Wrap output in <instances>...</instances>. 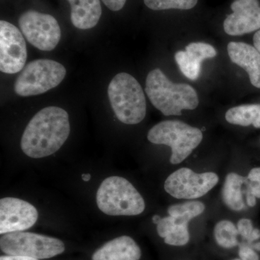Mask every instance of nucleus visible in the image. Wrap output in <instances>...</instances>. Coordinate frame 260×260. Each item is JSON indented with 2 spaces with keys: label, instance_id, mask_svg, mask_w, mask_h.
Returning a JSON list of instances; mask_svg holds the SVG:
<instances>
[{
  "label": "nucleus",
  "instance_id": "f257e3e1",
  "mask_svg": "<svg viewBox=\"0 0 260 260\" xmlns=\"http://www.w3.org/2000/svg\"><path fill=\"white\" fill-rule=\"evenodd\" d=\"M70 133L69 115L61 108H44L29 121L21 138L22 150L32 158L49 156L61 148Z\"/></svg>",
  "mask_w": 260,
  "mask_h": 260
},
{
  "label": "nucleus",
  "instance_id": "f03ea898",
  "mask_svg": "<svg viewBox=\"0 0 260 260\" xmlns=\"http://www.w3.org/2000/svg\"><path fill=\"white\" fill-rule=\"evenodd\" d=\"M145 92L154 107L165 116L181 115L183 110H193L199 105L198 93L191 85L173 83L160 69L148 73Z\"/></svg>",
  "mask_w": 260,
  "mask_h": 260
},
{
  "label": "nucleus",
  "instance_id": "7ed1b4c3",
  "mask_svg": "<svg viewBox=\"0 0 260 260\" xmlns=\"http://www.w3.org/2000/svg\"><path fill=\"white\" fill-rule=\"evenodd\" d=\"M108 95L114 114L121 122L137 124L146 115V100L141 85L134 77L125 73L113 78Z\"/></svg>",
  "mask_w": 260,
  "mask_h": 260
},
{
  "label": "nucleus",
  "instance_id": "20e7f679",
  "mask_svg": "<svg viewBox=\"0 0 260 260\" xmlns=\"http://www.w3.org/2000/svg\"><path fill=\"white\" fill-rule=\"evenodd\" d=\"M99 209L108 215L133 216L145 210L144 199L135 186L119 177L104 179L96 194Z\"/></svg>",
  "mask_w": 260,
  "mask_h": 260
},
{
  "label": "nucleus",
  "instance_id": "39448f33",
  "mask_svg": "<svg viewBox=\"0 0 260 260\" xmlns=\"http://www.w3.org/2000/svg\"><path fill=\"white\" fill-rule=\"evenodd\" d=\"M201 130L179 120L161 121L153 126L148 133V140L156 145L172 148L170 162L179 164L191 155L203 140Z\"/></svg>",
  "mask_w": 260,
  "mask_h": 260
},
{
  "label": "nucleus",
  "instance_id": "423d86ee",
  "mask_svg": "<svg viewBox=\"0 0 260 260\" xmlns=\"http://www.w3.org/2000/svg\"><path fill=\"white\" fill-rule=\"evenodd\" d=\"M66 75L64 67L51 59L30 61L22 70L14 84L15 93L20 96H31L56 88Z\"/></svg>",
  "mask_w": 260,
  "mask_h": 260
},
{
  "label": "nucleus",
  "instance_id": "0eeeda50",
  "mask_svg": "<svg viewBox=\"0 0 260 260\" xmlns=\"http://www.w3.org/2000/svg\"><path fill=\"white\" fill-rule=\"evenodd\" d=\"M1 250L7 255L49 259L64 252V243L56 238L30 232L3 234L0 239Z\"/></svg>",
  "mask_w": 260,
  "mask_h": 260
},
{
  "label": "nucleus",
  "instance_id": "6e6552de",
  "mask_svg": "<svg viewBox=\"0 0 260 260\" xmlns=\"http://www.w3.org/2000/svg\"><path fill=\"white\" fill-rule=\"evenodd\" d=\"M19 26L28 42L39 50L52 51L60 41V27L52 15L29 10L20 15Z\"/></svg>",
  "mask_w": 260,
  "mask_h": 260
},
{
  "label": "nucleus",
  "instance_id": "1a4fd4ad",
  "mask_svg": "<svg viewBox=\"0 0 260 260\" xmlns=\"http://www.w3.org/2000/svg\"><path fill=\"white\" fill-rule=\"evenodd\" d=\"M218 181L215 173L198 174L187 168H181L167 178L164 189L177 199H196L209 192Z\"/></svg>",
  "mask_w": 260,
  "mask_h": 260
},
{
  "label": "nucleus",
  "instance_id": "9d476101",
  "mask_svg": "<svg viewBox=\"0 0 260 260\" xmlns=\"http://www.w3.org/2000/svg\"><path fill=\"white\" fill-rule=\"evenodd\" d=\"M27 48L23 34L13 24L0 21V70L15 74L25 68Z\"/></svg>",
  "mask_w": 260,
  "mask_h": 260
},
{
  "label": "nucleus",
  "instance_id": "9b49d317",
  "mask_svg": "<svg viewBox=\"0 0 260 260\" xmlns=\"http://www.w3.org/2000/svg\"><path fill=\"white\" fill-rule=\"evenodd\" d=\"M37 208L23 200L4 198L0 200V234L23 232L37 223Z\"/></svg>",
  "mask_w": 260,
  "mask_h": 260
},
{
  "label": "nucleus",
  "instance_id": "f8f14e48",
  "mask_svg": "<svg viewBox=\"0 0 260 260\" xmlns=\"http://www.w3.org/2000/svg\"><path fill=\"white\" fill-rule=\"evenodd\" d=\"M233 13L223 23L230 36H242L260 28V6L258 0H235L231 5Z\"/></svg>",
  "mask_w": 260,
  "mask_h": 260
},
{
  "label": "nucleus",
  "instance_id": "ddd939ff",
  "mask_svg": "<svg viewBox=\"0 0 260 260\" xmlns=\"http://www.w3.org/2000/svg\"><path fill=\"white\" fill-rule=\"evenodd\" d=\"M217 51L210 44L203 42H193L186 46L185 51L175 54V60L179 69L186 78L196 80L201 72L202 61L215 57Z\"/></svg>",
  "mask_w": 260,
  "mask_h": 260
},
{
  "label": "nucleus",
  "instance_id": "4468645a",
  "mask_svg": "<svg viewBox=\"0 0 260 260\" xmlns=\"http://www.w3.org/2000/svg\"><path fill=\"white\" fill-rule=\"evenodd\" d=\"M228 53L231 60L248 73L251 85L260 88V53L257 49L246 43L232 42L228 45Z\"/></svg>",
  "mask_w": 260,
  "mask_h": 260
},
{
  "label": "nucleus",
  "instance_id": "2eb2a0df",
  "mask_svg": "<svg viewBox=\"0 0 260 260\" xmlns=\"http://www.w3.org/2000/svg\"><path fill=\"white\" fill-rule=\"evenodd\" d=\"M141 250L131 237L116 238L98 249L92 260H139Z\"/></svg>",
  "mask_w": 260,
  "mask_h": 260
},
{
  "label": "nucleus",
  "instance_id": "dca6fc26",
  "mask_svg": "<svg viewBox=\"0 0 260 260\" xmlns=\"http://www.w3.org/2000/svg\"><path fill=\"white\" fill-rule=\"evenodd\" d=\"M71 6V21L82 30L93 28L102 14L100 0H68Z\"/></svg>",
  "mask_w": 260,
  "mask_h": 260
},
{
  "label": "nucleus",
  "instance_id": "f3484780",
  "mask_svg": "<svg viewBox=\"0 0 260 260\" xmlns=\"http://www.w3.org/2000/svg\"><path fill=\"white\" fill-rule=\"evenodd\" d=\"M157 232L169 245L184 246L189 241L188 223H183L171 215L161 218L157 224Z\"/></svg>",
  "mask_w": 260,
  "mask_h": 260
},
{
  "label": "nucleus",
  "instance_id": "a211bd4d",
  "mask_svg": "<svg viewBox=\"0 0 260 260\" xmlns=\"http://www.w3.org/2000/svg\"><path fill=\"white\" fill-rule=\"evenodd\" d=\"M247 182V177H242L237 173L228 174L224 183L223 200L230 209L235 211L244 209L245 205L243 198V188Z\"/></svg>",
  "mask_w": 260,
  "mask_h": 260
},
{
  "label": "nucleus",
  "instance_id": "6ab92c4d",
  "mask_svg": "<svg viewBox=\"0 0 260 260\" xmlns=\"http://www.w3.org/2000/svg\"><path fill=\"white\" fill-rule=\"evenodd\" d=\"M225 119L230 124L260 128V104L241 105L227 111Z\"/></svg>",
  "mask_w": 260,
  "mask_h": 260
},
{
  "label": "nucleus",
  "instance_id": "aec40b11",
  "mask_svg": "<svg viewBox=\"0 0 260 260\" xmlns=\"http://www.w3.org/2000/svg\"><path fill=\"white\" fill-rule=\"evenodd\" d=\"M205 209V205L201 202L190 201L183 204L172 205L168 209V213L183 223H189L191 219L201 215Z\"/></svg>",
  "mask_w": 260,
  "mask_h": 260
},
{
  "label": "nucleus",
  "instance_id": "412c9836",
  "mask_svg": "<svg viewBox=\"0 0 260 260\" xmlns=\"http://www.w3.org/2000/svg\"><path fill=\"white\" fill-rule=\"evenodd\" d=\"M239 234L237 227L229 220L218 222L214 229V235L218 245L226 249L238 245Z\"/></svg>",
  "mask_w": 260,
  "mask_h": 260
},
{
  "label": "nucleus",
  "instance_id": "4be33fe9",
  "mask_svg": "<svg viewBox=\"0 0 260 260\" xmlns=\"http://www.w3.org/2000/svg\"><path fill=\"white\" fill-rule=\"evenodd\" d=\"M198 2V0H144L145 5L153 10H190L196 6Z\"/></svg>",
  "mask_w": 260,
  "mask_h": 260
},
{
  "label": "nucleus",
  "instance_id": "5701e85b",
  "mask_svg": "<svg viewBox=\"0 0 260 260\" xmlns=\"http://www.w3.org/2000/svg\"><path fill=\"white\" fill-rule=\"evenodd\" d=\"M247 189L256 198H260V168L251 169L247 177Z\"/></svg>",
  "mask_w": 260,
  "mask_h": 260
},
{
  "label": "nucleus",
  "instance_id": "b1692460",
  "mask_svg": "<svg viewBox=\"0 0 260 260\" xmlns=\"http://www.w3.org/2000/svg\"><path fill=\"white\" fill-rule=\"evenodd\" d=\"M237 229L239 234L246 240L249 241L254 230V227L249 219L242 218L238 222Z\"/></svg>",
  "mask_w": 260,
  "mask_h": 260
},
{
  "label": "nucleus",
  "instance_id": "393cba45",
  "mask_svg": "<svg viewBox=\"0 0 260 260\" xmlns=\"http://www.w3.org/2000/svg\"><path fill=\"white\" fill-rule=\"evenodd\" d=\"M239 256L242 260H259V256L249 246L243 244L239 250Z\"/></svg>",
  "mask_w": 260,
  "mask_h": 260
},
{
  "label": "nucleus",
  "instance_id": "a878e982",
  "mask_svg": "<svg viewBox=\"0 0 260 260\" xmlns=\"http://www.w3.org/2000/svg\"><path fill=\"white\" fill-rule=\"evenodd\" d=\"M104 4L112 11H119L122 9L126 0H102Z\"/></svg>",
  "mask_w": 260,
  "mask_h": 260
},
{
  "label": "nucleus",
  "instance_id": "bb28decb",
  "mask_svg": "<svg viewBox=\"0 0 260 260\" xmlns=\"http://www.w3.org/2000/svg\"><path fill=\"white\" fill-rule=\"evenodd\" d=\"M0 260H39L35 258L29 257V256H1Z\"/></svg>",
  "mask_w": 260,
  "mask_h": 260
},
{
  "label": "nucleus",
  "instance_id": "cd10ccee",
  "mask_svg": "<svg viewBox=\"0 0 260 260\" xmlns=\"http://www.w3.org/2000/svg\"><path fill=\"white\" fill-rule=\"evenodd\" d=\"M246 203L249 207H254L256 205V197L251 194L250 191H246Z\"/></svg>",
  "mask_w": 260,
  "mask_h": 260
},
{
  "label": "nucleus",
  "instance_id": "c85d7f7f",
  "mask_svg": "<svg viewBox=\"0 0 260 260\" xmlns=\"http://www.w3.org/2000/svg\"><path fill=\"white\" fill-rule=\"evenodd\" d=\"M253 42H254V47L260 53V29L254 34V38H253Z\"/></svg>",
  "mask_w": 260,
  "mask_h": 260
},
{
  "label": "nucleus",
  "instance_id": "c756f323",
  "mask_svg": "<svg viewBox=\"0 0 260 260\" xmlns=\"http://www.w3.org/2000/svg\"><path fill=\"white\" fill-rule=\"evenodd\" d=\"M260 238V231L259 229H254L253 230L252 234H251V236L249 240L248 241L249 243L254 242V241L257 240Z\"/></svg>",
  "mask_w": 260,
  "mask_h": 260
},
{
  "label": "nucleus",
  "instance_id": "7c9ffc66",
  "mask_svg": "<svg viewBox=\"0 0 260 260\" xmlns=\"http://www.w3.org/2000/svg\"><path fill=\"white\" fill-rule=\"evenodd\" d=\"M161 220V218H160V216L158 215H154L153 218V222L155 224H158L159 222H160V220Z\"/></svg>",
  "mask_w": 260,
  "mask_h": 260
},
{
  "label": "nucleus",
  "instance_id": "2f4dec72",
  "mask_svg": "<svg viewBox=\"0 0 260 260\" xmlns=\"http://www.w3.org/2000/svg\"><path fill=\"white\" fill-rule=\"evenodd\" d=\"M90 177H90V175L89 174H83V175H82V179H83L84 181H90Z\"/></svg>",
  "mask_w": 260,
  "mask_h": 260
},
{
  "label": "nucleus",
  "instance_id": "473e14b6",
  "mask_svg": "<svg viewBox=\"0 0 260 260\" xmlns=\"http://www.w3.org/2000/svg\"><path fill=\"white\" fill-rule=\"evenodd\" d=\"M254 248L256 250L260 251V242L256 243V244H254Z\"/></svg>",
  "mask_w": 260,
  "mask_h": 260
},
{
  "label": "nucleus",
  "instance_id": "72a5a7b5",
  "mask_svg": "<svg viewBox=\"0 0 260 260\" xmlns=\"http://www.w3.org/2000/svg\"><path fill=\"white\" fill-rule=\"evenodd\" d=\"M235 260H242V259H235Z\"/></svg>",
  "mask_w": 260,
  "mask_h": 260
}]
</instances>
